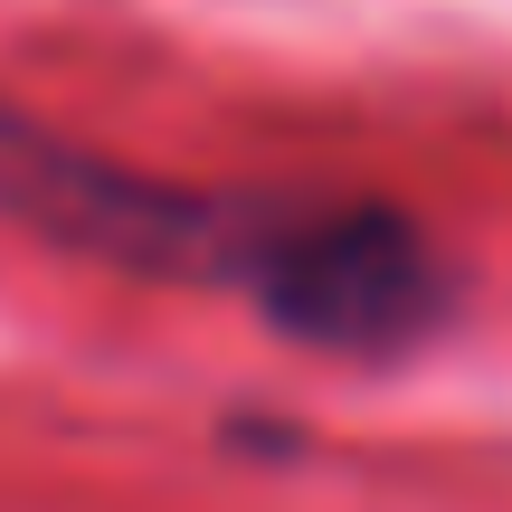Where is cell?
Listing matches in <instances>:
<instances>
[{"label":"cell","mask_w":512,"mask_h":512,"mask_svg":"<svg viewBox=\"0 0 512 512\" xmlns=\"http://www.w3.org/2000/svg\"><path fill=\"white\" fill-rule=\"evenodd\" d=\"M0 228L143 285L228 294L332 361H399L456 313V266L408 209L332 190L162 181L57 133L10 95H0Z\"/></svg>","instance_id":"cell-1"}]
</instances>
